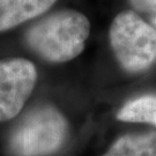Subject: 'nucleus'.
Segmentation results:
<instances>
[{
	"mask_svg": "<svg viewBox=\"0 0 156 156\" xmlns=\"http://www.w3.org/2000/svg\"><path fill=\"white\" fill-rule=\"evenodd\" d=\"M68 134L66 118L52 105L33 108L13 128L7 149L11 156H49L59 151Z\"/></svg>",
	"mask_w": 156,
	"mask_h": 156,
	"instance_id": "f03ea898",
	"label": "nucleus"
},
{
	"mask_svg": "<svg viewBox=\"0 0 156 156\" xmlns=\"http://www.w3.org/2000/svg\"><path fill=\"white\" fill-rule=\"evenodd\" d=\"M36 81L37 71L30 60L23 58L0 60V123L20 113Z\"/></svg>",
	"mask_w": 156,
	"mask_h": 156,
	"instance_id": "20e7f679",
	"label": "nucleus"
},
{
	"mask_svg": "<svg viewBox=\"0 0 156 156\" xmlns=\"http://www.w3.org/2000/svg\"><path fill=\"white\" fill-rule=\"evenodd\" d=\"M151 21H153V26H154V28H155V30H156V16L153 17V20H151Z\"/></svg>",
	"mask_w": 156,
	"mask_h": 156,
	"instance_id": "1a4fd4ad",
	"label": "nucleus"
},
{
	"mask_svg": "<svg viewBox=\"0 0 156 156\" xmlns=\"http://www.w3.org/2000/svg\"><path fill=\"white\" fill-rule=\"evenodd\" d=\"M57 0H0V33L39 16Z\"/></svg>",
	"mask_w": 156,
	"mask_h": 156,
	"instance_id": "39448f33",
	"label": "nucleus"
},
{
	"mask_svg": "<svg viewBox=\"0 0 156 156\" xmlns=\"http://www.w3.org/2000/svg\"><path fill=\"white\" fill-rule=\"evenodd\" d=\"M90 33V23L78 11L65 9L52 13L31 26L26 42L42 59L50 62H66L83 51Z\"/></svg>",
	"mask_w": 156,
	"mask_h": 156,
	"instance_id": "f257e3e1",
	"label": "nucleus"
},
{
	"mask_svg": "<svg viewBox=\"0 0 156 156\" xmlns=\"http://www.w3.org/2000/svg\"><path fill=\"white\" fill-rule=\"evenodd\" d=\"M129 4L134 9L156 16V0H129Z\"/></svg>",
	"mask_w": 156,
	"mask_h": 156,
	"instance_id": "6e6552de",
	"label": "nucleus"
},
{
	"mask_svg": "<svg viewBox=\"0 0 156 156\" xmlns=\"http://www.w3.org/2000/svg\"><path fill=\"white\" fill-rule=\"evenodd\" d=\"M110 45L125 71L140 73L156 62V30L132 11L113 19L109 31Z\"/></svg>",
	"mask_w": 156,
	"mask_h": 156,
	"instance_id": "7ed1b4c3",
	"label": "nucleus"
},
{
	"mask_svg": "<svg viewBox=\"0 0 156 156\" xmlns=\"http://www.w3.org/2000/svg\"><path fill=\"white\" fill-rule=\"evenodd\" d=\"M123 122L147 123L156 126V96H142L128 102L117 113Z\"/></svg>",
	"mask_w": 156,
	"mask_h": 156,
	"instance_id": "0eeeda50",
	"label": "nucleus"
},
{
	"mask_svg": "<svg viewBox=\"0 0 156 156\" xmlns=\"http://www.w3.org/2000/svg\"><path fill=\"white\" fill-rule=\"evenodd\" d=\"M103 156H156V132L123 135Z\"/></svg>",
	"mask_w": 156,
	"mask_h": 156,
	"instance_id": "423d86ee",
	"label": "nucleus"
}]
</instances>
